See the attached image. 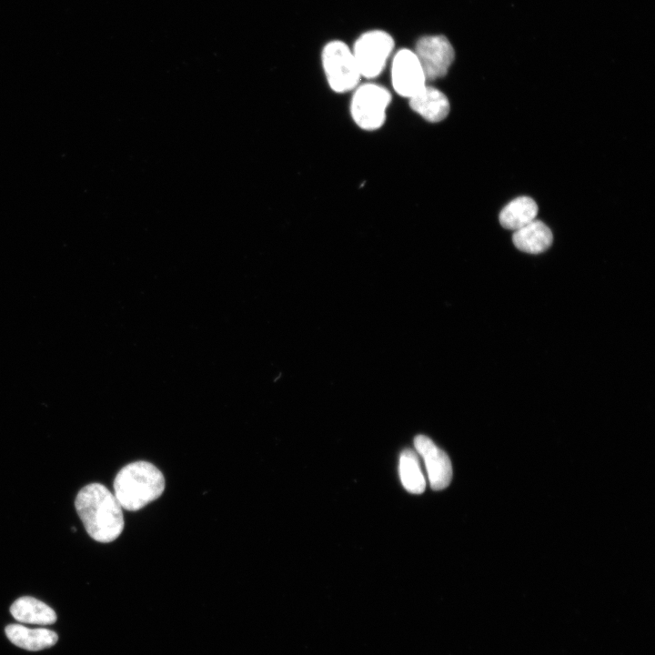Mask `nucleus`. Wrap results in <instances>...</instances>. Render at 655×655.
Segmentation results:
<instances>
[{
  "label": "nucleus",
  "mask_w": 655,
  "mask_h": 655,
  "mask_svg": "<svg viewBox=\"0 0 655 655\" xmlns=\"http://www.w3.org/2000/svg\"><path fill=\"white\" fill-rule=\"evenodd\" d=\"M75 507L86 530L95 540L108 543L123 531L122 507L104 485L91 483L82 488L76 495Z\"/></svg>",
  "instance_id": "f257e3e1"
},
{
  "label": "nucleus",
  "mask_w": 655,
  "mask_h": 655,
  "mask_svg": "<svg viewBox=\"0 0 655 655\" xmlns=\"http://www.w3.org/2000/svg\"><path fill=\"white\" fill-rule=\"evenodd\" d=\"M165 489L161 471L147 461H136L123 467L114 481L115 497L126 510H138L158 499Z\"/></svg>",
  "instance_id": "f03ea898"
},
{
  "label": "nucleus",
  "mask_w": 655,
  "mask_h": 655,
  "mask_svg": "<svg viewBox=\"0 0 655 655\" xmlns=\"http://www.w3.org/2000/svg\"><path fill=\"white\" fill-rule=\"evenodd\" d=\"M321 62L330 88L337 93L354 90L361 75L351 48L341 40L328 42L322 49Z\"/></svg>",
  "instance_id": "7ed1b4c3"
},
{
  "label": "nucleus",
  "mask_w": 655,
  "mask_h": 655,
  "mask_svg": "<svg viewBox=\"0 0 655 655\" xmlns=\"http://www.w3.org/2000/svg\"><path fill=\"white\" fill-rule=\"evenodd\" d=\"M391 93L375 83L358 85L350 103V114L354 122L363 130L380 128L386 121V112L391 103Z\"/></svg>",
  "instance_id": "20e7f679"
},
{
  "label": "nucleus",
  "mask_w": 655,
  "mask_h": 655,
  "mask_svg": "<svg viewBox=\"0 0 655 655\" xmlns=\"http://www.w3.org/2000/svg\"><path fill=\"white\" fill-rule=\"evenodd\" d=\"M395 47L394 38L384 30L361 34L351 48L361 77L373 79L384 70Z\"/></svg>",
  "instance_id": "39448f33"
},
{
  "label": "nucleus",
  "mask_w": 655,
  "mask_h": 655,
  "mask_svg": "<svg viewBox=\"0 0 655 655\" xmlns=\"http://www.w3.org/2000/svg\"><path fill=\"white\" fill-rule=\"evenodd\" d=\"M417 55L427 81L445 76L455 58V51L448 39L442 35L419 37L415 45Z\"/></svg>",
  "instance_id": "423d86ee"
},
{
  "label": "nucleus",
  "mask_w": 655,
  "mask_h": 655,
  "mask_svg": "<svg viewBox=\"0 0 655 655\" xmlns=\"http://www.w3.org/2000/svg\"><path fill=\"white\" fill-rule=\"evenodd\" d=\"M391 84L395 92L410 98L427 86L422 66L413 50H398L391 62Z\"/></svg>",
  "instance_id": "0eeeda50"
},
{
  "label": "nucleus",
  "mask_w": 655,
  "mask_h": 655,
  "mask_svg": "<svg viewBox=\"0 0 655 655\" xmlns=\"http://www.w3.org/2000/svg\"><path fill=\"white\" fill-rule=\"evenodd\" d=\"M414 446L424 460L431 489L441 490L447 488L452 479V466L447 453L424 435L415 438Z\"/></svg>",
  "instance_id": "6e6552de"
},
{
  "label": "nucleus",
  "mask_w": 655,
  "mask_h": 655,
  "mask_svg": "<svg viewBox=\"0 0 655 655\" xmlns=\"http://www.w3.org/2000/svg\"><path fill=\"white\" fill-rule=\"evenodd\" d=\"M410 108L431 123L444 120L450 110L446 95L436 87L426 86L409 98Z\"/></svg>",
  "instance_id": "1a4fd4ad"
},
{
  "label": "nucleus",
  "mask_w": 655,
  "mask_h": 655,
  "mask_svg": "<svg viewBox=\"0 0 655 655\" xmlns=\"http://www.w3.org/2000/svg\"><path fill=\"white\" fill-rule=\"evenodd\" d=\"M512 240L518 249L529 254H539L550 247L553 236L546 224L535 219L516 230Z\"/></svg>",
  "instance_id": "9d476101"
},
{
  "label": "nucleus",
  "mask_w": 655,
  "mask_h": 655,
  "mask_svg": "<svg viewBox=\"0 0 655 655\" xmlns=\"http://www.w3.org/2000/svg\"><path fill=\"white\" fill-rule=\"evenodd\" d=\"M5 635L15 645L27 650H41L57 642L58 637L53 630L44 628L29 629L20 624L5 627Z\"/></svg>",
  "instance_id": "9b49d317"
},
{
  "label": "nucleus",
  "mask_w": 655,
  "mask_h": 655,
  "mask_svg": "<svg viewBox=\"0 0 655 655\" xmlns=\"http://www.w3.org/2000/svg\"><path fill=\"white\" fill-rule=\"evenodd\" d=\"M12 616L18 621L37 625H50L55 622L56 614L53 609L33 597H21L10 607Z\"/></svg>",
  "instance_id": "f8f14e48"
},
{
  "label": "nucleus",
  "mask_w": 655,
  "mask_h": 655,
  "mask_svg": "<svg viewBox=\"0 0 655 655\" xmlns=\"http://www.w3.org/2000/svg\"><path fill=\"white\" fill-rule=\"evenodd\" d=\"M537 214L536 202L529 196H519L503 207L499 222L503 227L516 231L535 220Z\"/></svg>",
  "instance_id": "ddd939ff"
},
{
  "label": "nucleus",
  "mask_w": 655,
  "mask_h": 655,
  "mask_svg": "<svg viewBox=\"0 0 655 655\" xmlns=\"http://www.w3.org/2000/svg\"><path fill=\"white\" fill-rule=\"evenodd\" d=\"M399 478L403 487L412 494L425 490L426 480L420 468L419 456L411 448L404 449L399 456Z\"/></svg>",
  "instance_id": "4468645a"
}]
</instances>
